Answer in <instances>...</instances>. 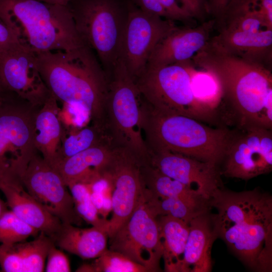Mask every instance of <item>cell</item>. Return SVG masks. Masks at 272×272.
Segmentation results:
<instances>
[{
    "label": "cell",
    "mask_w": 272,
    "mask_h": 272,
    "mask_svg": "<svg viewBox=\"0 0 272 272\" xmlns=\"http://www.w3.org/2000/svg\"><path fill=\"white\" fill-rule=\"evenodd\" d=\"M108 234L102 228H80L63 223L54 239L55 244L61 250L84 259L99 256L108 249Z\"/></svg>",
    "instance_id": "cell-24"
},
{
    "label": "cell",
    "mask_w": 272,
    "mask_h": 272,
    "mask_svg": "<svg viewBox=\"0 0 272 272\" xmlns=\"http://www.w3.org/2000/svg\"><path fill=\"white\" fill-rule=\"evenodd\" d=\"M39 108L19 98L0 102V182L21 181L37 153L34 121Z\"/></svg>",
    "instance_id": "cell-8"
},
{
    "label": "cell",
    "mask_w": 272,
    "mask_h": 272,
    "mask_svg": "<svg viewBox=\"0 0 272 272\" xmlns=\"http://www.w3.org/2000/svg\"><path fill=\"white\" fill-rule=\"evenodd\" d=\"M234 1L235 0H209L207 10L217 17H222Z\"/></svg>",
    "instance_id": "cell-37"
},
{
    "label": "cell",
    "mask_w": 272,
    "mask_h": 272,
    "mask_svg": "<svg viewBox=\"0 0 272 272\" xmlns=\"http://www.w3.org/2000/svg\"><path fill=\"white\" fill-rule=\"evenodd\" d=\"M157 212L143 191V197L127 222L108 238V249L149 267L161 271L162 258Z\"/></svg>",
    "instance_id": "cell-10"
},
{
    "label": "cell",
    "mask_w": 272,
    "mask_h": 272,
    "mask_svg": "<svg viewBox=\"0 0 272 272\" xmlns=\"http://www.w3.org/2000/svg\"><path fill=\"white\" fill-rule=\"evenodd\" d=\"M189 233L182 261L181 272H209L212 268L211 252L217 239L210 211L189 223Z\"/></svg>",
    "instance_id": "cell-20"
},
{
    "label": "cell",
    "mask_w": 272,
    "mask_h": 272,
    "mask_svg": "<svg viewBox=\"0 0 272 272\" xmlns=\"http://www.w3.org/2000/svg\"><path fill=\"white\" fill-rule=\"evenodd\" d=\"M3 88L2 87V86H1V85L0 84V102L4 98V97L2 95V90H3Z\"/></svg>",
    "instance_id": "cell-41"
},
{
    "label": "cell",
    "mask_w": 272,
    "mask_h": 272,
    "mask_svg": "<svg viewBox=\"0 0 272 272\" xmlns=\"http://www.w3.org/2000/svg\"><path fill=\"white\" fill-rule=\"evenodd\" d=\"M0 84L37 108L50 95L39 71L35 54L20 45L0 56Z\"/></svg>",
    "instance_id": "cell-15"
},
{
    "label": "cell",
    "mask_w": 272,
    "mask_h": 272,
    "mask_svg": "<svg viewBox=\"0 0 272 272\" xmlns=\"http://www.w3.org/2000/svg\"><path fill=\"white\" fill-rule=\"evenodd\" d=\"M144 187L159 198H178L211 208L210 198L148 165L140 167Z\"/></svg>",
    "instance_id": "cell-25"
},
{
    "label": "cell",
    "mask_w": 272,
    "mask_h": 272,
    "mask_svg": "<svg viewBox=\"0 0 272 272\" xmlns=\"http://www.w3.org/2000/svg\"><path fill=\"white\" fill-rule=\"evenodd\" d=\"M149 153L147 164L210 199L223 187L220 169L216 164L166 150H149Z\"/></svg>",
    "instance_id": "cell-16"
},
{
    "label": "cell",
    "mask_w": 272,
    "mask_h": 272,
    "mask_svg": "<svg viewBox=\"0 0 272 272\" xmlns=\"http://www.w3.org/2000/svg\"><path fill=\"white\" fill-rule=\"evenodd\" d=\"M57 100L50 94L39 107L34 121V143L42 158L52 167L57 161L63 128L60 121Z\"/></svg>",
    "instance_id": "cell-23"
},
{
    "label": "cell",
    "mask_w": 272,
    "mask_h": 272,
    "mask_svg": "<svg viewBox=\"0 0 272 272\" xmlns=\"http://www.w3.org/2000/svg\"><path fill=\"white\" fill-rule=\"evenodd\" d=\"M262 27L272 30V0H250Z\"/></svg>",
    "instance_id": "cell-34"
},
{
    "label": "cell",
    "mask_w": 272,
    "mask_h": 272,
    "mask_svg": "<svg viewBox=\"0 0 272 272\" xmlns=\"http://www.w3.org/2000/svg\"><path fill=\"white\" fill-rule=\"evenodd\" d=\"M177 27L172 20L141 9L128 12L126 16L120 58L134 81L145 70L157 44Z\"/></svg>",
    "instance_id": "cell-12"
},
{
    "label": "cell",
    "mask_w": 272,
    "mask_h": 272,
    "mask_svg": "<svg viewBox=\"0 0 272 272\" xmlns=\"http://www.w3.org/2000/svg\"><path fill=\"white\" fill-rule=\"evenodd\" d=\"M142 99L159 112L187 116L212 122L218 116L195 99L189 73L183 62L163 66L147 65L135 80Z\"/></svg>",
    "instance_id": "cell-7"
},
{
    "label": "cell",
    "mask_w": 272,
    "mask_h": 272,
    "mask_svg": "<svg viewBox=\"0 0 272 272\" xmlns=\"http://www.w3.org/2000/svg\"><path fill=\"white\" fill-rule=\"evenodd\" d=\"M189 60L183 61L190 78V84L196 100L203 107L219 116L218 108L224 101L223 91L217 76L209 71L197 70L189 63Z\"/></svg>",
    "instance_id": "cell-27"
},
{
    "label": "cell",
    "mask_w": 272,
    "mask_h": 272,
    "mask_svg": "<svg viewBox=\"0 0 272 272\" xmlns=\"http://www.w3.org/2000/svg\"><path fill=\"white\" fill-rule=\"evenodd\" d=\"M0 17L19 44L34 54L86 45L68 6L39 0H0Z\"/></svg>",
    "instance_id": "cell-5"
},
{
    "label": "cell",
    "mask_w": 272,
    "mask_h": 272,
    "mask_svg": "<svg viewBox=\"0 0 272 272\" xmlns=\"http://www.w3.org/2000/svg\"><path fill=\"white\" fill-rule=\"evenodd\" d=\"M76 271L79 272H94L91 264H84L77 268Z\"/></svg>",
    "instance_id": "cell-38"
},
{
    "label": "cell",
    "mask_w": 272,
    "mask_h": 272,
    "mask_svg": "<svg viewBox=\"0 0 272 272\" xmlns=\"http://www.w3.org/2000/svg\"><path fill=\"white\" fill-rule=\"evenodd\" d=\"M146 194L158 216H170L188 224L196 216L211 210L181 198H159L148 190Z\"/></svg>",
    "instance_id": "cell-29"
},
{
    "label": "cell",
    "mask_w": 272,
    "mask_h": 272,
    "mask_svg": "<svg viewBox=\"0 0 272 272\" xmlns=\"http://www.w3.org/2000/svg\"><path fill=\"white\" fill-rule=\"evenodd\" d=\"M19 45L11 29L0 17V56Z\"/></svg>",
    "instance_id": "cell-35"
},
{
    "label": "cell",
    "mask_w": 272,
    "mask_h": 272,
    "mask_svg": "<svg viewBox=\"0 0 272 272\" xmlns=\"http://www.w3.org/2000/svg\"><path fill=\"white\" fill-rule=\"evenodd\" d=\"M210 205L214 230L234 255L255 271L272 270V197L259 188L214 192Z\"/></svg>",
    "instance_id": "cell-1"
},
{
    "label": "cell",
    "mask_w": 272,
    "mask_h": 272,
    "mask_svg": "<svg viewBox=\"0 0 272 272\" xmlns=\"http://www.w3.org/2000/svg\"><path fill=\"white\" fill-rule=\"evenodd\" d=\"M208 44L227 54L266 67L271 62L272 30L251 32L222 29L219 35L209 40Z\"/></svg>",
    "instance_id": "cell-18"
},
{
    "label": "cell",
    "mask_w": 272,
    "mask_h": 272,
    "mask_svg": "<svg viewBox=\"0 0 272 272\" xmlns=\"http://www.w3.org/2000/svg\"><path fill=\"white\" fill-rule=\"evenodd\" d=\"M104 126L114 147L127 150L141 164L148 163L149 153L143 134L140 94L120 58L108 80Z\"/></svg>",
    "instance_id": "cell-6"
},
{
    "label": "cell",
    "mask_w": 272,
    "mask_h": 272,
    "mask_svg": "<svg viewBox=\"0 0 272 272\" xmlns=\"http://www.w3.org/2000/svg\"><path fill=\"white\" fill-rule=\"evenodd\" d=\"M141 165L129 151L114 147L105 170L111 176L113 186L112 215L106 227L108 238L127 222L142 199L144 186Z\"/></svg>",
    "instance_id": "cell-13"
},
{
    "label": "cell",
    "mask_w": 272,
    "mask_h": 272,
    "mask_svg": "<svg viewBox=\"0 0 272 272\" xmlns=\"http://www.w3.org/2000/svg\"><path fill=\"white\" fill-rule=\"evenodd\" d=\"M181 6L192 17L201 14L204 8L207 9L204 0H177Z\"/></svg>",
    "instance_id": "cell-36"
},
{
    "label": "cell",
    "mask_w": 272,
    "mask_h": 272,
    "mask_svg": "<svg viewBox=\"0 0 272 272\" xmlns=\"http://www.w3.org/2000/svg\"><path fill=\"white\" fill-rule=\"evenodd\" d=\"M26 190L63 223L82 225L73 198L59 172L36 153L21 178Z\"/></svg>",
    "instance_id": "cell-14"
},
{
    "label": "cell",
    "mask_w": 272,
    "mask_h": 272,
    "mask_svg": "<svg viewBox=\"0 0 272 272\" xmlns=\"http://www.w3.org/2000/svg\"><path fill=\"white\" fill-rule=\"evenodd\" d=\"M74 203L77 214L83 220L92 226L102 228L106 231L108 220L100 218V215L93 204L90 196L75 202Z\"/></svg>",
    "instance_id": "cell-32"
},
{
    "label": "cell",
    "mask_w": 272,
    "mask_h": 272,
    "mask_svg": "<svg viewBox=\"0 0 272 272\" xmlns=\"http://www.w3.org/2000/svg\"><path fill=\"white\" fill-rule=\"evenodd\" d=\"M53 240L43 232L30 241L0 245V267L3 272H42Z\"/></svg>",
    "instance_id": "cell-21"
},
{
    "label": "cell",
    "mask_w": 272,
    "mask_h": 272,
    "mask_svg": "<svg viewBox=\"0 0 272 272\" xmlns=\"http://www.w3.org/2000/svg\"><path fill=\"white\" fill-rule=\"evenodd\" d=\"M45 271L47 272L71 271L70 262L67 256L55 244L49 249L47 256Z\"/></svg>",
    "instance_id": "cell-33"
},
{
    "label": "cell",
    "mask_w": 272,
    "mask_h": 272,
    "mask_svg": "<svg viewBox=\"0 0 272 272\" xmlns=\"http://www.w3.org/2000/svg\"><path fill=\"white\" fill-rule=\"evenodd\" d=\"M91 264L94 272H151L149 267L108 248Z\"/></svg>",
    "instance_id": "cell-31"
},
{
    "label": "cell",
    "mask_w": 272,
    "mask_h": 272,
    "mask_svg": "<svg viewBox=\"0 0 272 272\" xmlns=\"http://www.w3.org/2000/svg\"><path fill=\"white\" fill-rule=\"evenodd\" d=\"M193 63L214 74L239 127L272 128V75L269 68L236 57L207 43L192 57Z\"/></svg>",
    "instance_id": "cell-2"
},
{
    "label": "cell",
    "mask_w": 272,
    "mask_h": 272,
    "mask_svg": "<svg viewBox=\"0 0 272 272\" xmlns=\"http://www.w3.org/2000/svg\"><path fill=\"white\" fill-rule=\"evenodd\" d=\"M42 2L51 3L59 4L63 6H67L71 2L74 0H39Z\"/></svg>",
    "instance_id": "cell-39"
},
{
    "label": "cell",
    "mask_w": 272,
    "mask_h": 272,
    "mask_svg": "<svg viewBox=\"0 0 272 272\" xmlns=\"http://www.w3.org/2000/svg\"><path fill=\"white\" fill-rule=\"evenodd\" d=\"M238 128L241 131H235L222 161L221 175L247 180L270 172L271 129L256 125Z\"/></svg>",
    "instance_id": "cell-11"
},
{
    "label": "cell",
    "mask_w": 272,
    "mask_h": 272,
    "mask_svg": "<svg viewBox=\"0 0 272 272\" xmlns=\"http://www.w3.org/2000/svg\"><path fill=\"white\" fill-rule=\"evenodd\" d=\"M35 55L50 94L62 103L79 106L89 114L92 124L104 129L108 80L92 49L85 45Z\"/></svg>",
    "instance_id": "cell-3"
},
{
    "label": "cell",
    "mask_w": 272,
    "mask_h": 272,
    "mask_svg": "<svg viewBox=\"0 0 272 272\" xmlns=\"http://www.w3.org/2000/svg\"><path fill=\"white\" fill-rule=\"evenodd\" d=\"M69 7L83 42L111 72L120 57L126 16L114 0H80Z\"/></svg>",
    "instance_id": "cell-9"
},
{
    "label": "cell",
    "mask_w": 272,
    "mask_h": 272,
    "mask_svg": "<svg viewBox=\"0 0 272 272\" xmlns=\"http://www.w3.org/2000/svg\"><path fill=\"white\" fill-rule=\"evenodd\" d=\"M40 232L7 209L0 217V244L10 245L36 237Z\"/></svg>",
    "instance_id": "cell-30"
},
{
    "label": "cell",
    "mask_w": 272,
    "mask_h": 272,
    "mask_svg": "<svg viewBox=\"0 0 272 272\" xmlns=\"http://www.w3.org/2000/svg\"><path fill=\"white\" fill-rule=\"evenodd\" d=\"M114 147L110 143L96 146L61 161L55 167L65 184L89 183L106 169Z\"/></svg>",
    "instance_id": "cell-22"
},
{
    "label": "cell",
    "mask_w": 272,
    "mask_h": 272,
    "mask_svg": "<svg viewBox=\"0 0 272 272\" xmlns=\"http://www.w3.org/2000/svg\"><path fill=\"white\" fill-rule=\"evenodd\" d=\"M10 210L26 223L54 239L62 222L38 202L25 189L22 182H0Z\"/></svg>",
    "instance_id": "cell-19"
},
{
    "label": "cell",
    "mask_w": 272,
    "mask_h": 272,
    "mask_svg": "<svg viewBox=\"0 0 272 272\" xmlns=\"http://www.w3.org/2000/svg\"><path fill=\"white\" fill-rule=\"evenodd\" d=\"M142 126L149 150H166L219 165L235 130L209 127L200 121L164 113L141 99Z\"/></svg>",
    "instance_id": "cell-4"
},
{
    "label": "cell",
    "mask_w": 272,
    "mask_h": 272,
    "mask_svg": "<svg viewBox=\"0 0 272 272\" xmlns=\"http://www.w3.org/2000/svg\"><path fill=\"white\" fill-rule=\"evenodd\" d=\"M6 202L3 201L0 198V217L4 212L8 209Z\"/></svg>",
    "instance_id": "cell-40"
},
{
    "label": "cell",
    "mask_w": 272,
    "mask_h": 272,
    "mask_svg": "<svg viewBox=\"0 0 272 272\" xmlns=\"http://www.w3.org/2000/svg\"><path fill=\"white\" fill-rule=\"evenodd\" d=\"M157 222L164 270L167 272H181L189 224L168 216H158Z\"/></svg>",
    "instance_id": "cell-26"
},
{
    "label": "cell",
    "mask_w": 272,
    "mask_h": 272,
    "mask_svg": "<svg viewBox=\"0 0 272 272\" xmlns=\"http://www.w3.org/2000/svg\"><path fill=\"white\" fill-rule=\"evenodd\" d=\"M214 20L194 28L177 27L157 44L147 65L163 66L189 60L210 39Z\"/></svg>",
    "instance_id": "cell-17"
},
{
    "label": "cell",
    "mask_w": 272,
    "mask_h": 272,
    "mask_svg": "<svg viewBox=\"0 0 272 272\" xmlns=\"http://www.w3.org/2000/svg\"><path fill=\"white\" fill-rule=\"evenodd\" d=\"M105 143L112 144L105 130L93 124L68 132L63 131L57 161L54 168L63 159Z\"/></svg>",
    "instance_id": "cell-28"
}]
</instances>
